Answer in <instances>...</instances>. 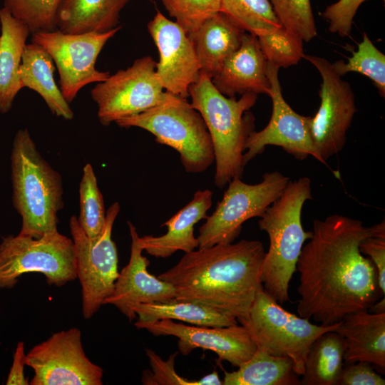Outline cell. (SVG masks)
I'll return each mask as SVG.
<instances>
[{
	"label": "cell",
	"instance_id": "6da1fadb",
	"mask_svg": "<svg viewBox=\"0 0 385 385\" xmlns=\"http://www.w3.org/2000/svg\"><path fill=\"white\" fill-rule=\"evenodd\" d=\"M297 262L299 317L329 326L369 309L383 297L374 263L359 250L374 227L335 214L313 221Z\"/></svg>",
	"mask_w": 385,
	"mask_h": 385
},
{
	"label": "cell",
	"instance_id": "7a4b0ae2",
	"mask_svg": "<svg viewBox=\"0 0 385 385\" xmlns=\"http://www.w3.org/2000/svg\"><path fill=\"white\" fill-rule=\"evenodd\" d=\"M265 255L258 240L216 244L185 253L158 278L175 289V300L196 302L235 317L247 319L257 290Z\"/></svg>",
	"mask_w": 385,
	"mask_h": 385
},
{
	"label": "cell",
	"instance_id": "3957f363",
	"mask_svg": "<svg viewBox=\"0 0 385 385\" xmlns=\"http://www.w3.org/2000/svg\"><path fill=\"white\" fill-rule=\"evenodd\" d=\"M191 105L201 115L210 135L215 162V185L223 188L231 180L241 178L244 145L254 130L255 117L249 112L257 94L245 93L240 99L222 94L201 71L189 89Z\"/></svg>",
	"mask_w": 385,
	"mask_h": 385
},
{
	"label": "cell",
	"instance_id": "277c9868",
	"mask_svg": "<svg viewBox=\"0 0 385 385\" xmlns=\"http://www.w3.org/2000/svg\"><path fill=\"white\" fill-rule=\"evenodd\" d=\"M11 169L13 205L21 217L19 234L40 238L57 231L63 207L61 176L41 156L27 128L14 138Z\"/></svg>",
	"mask_w": 385,
	"mask_h": 385
},
{
	"label": "cell",
	"instance_id": "5b68a950",
	"mask_svg": "<svg viewBox=\"0 0 385 385\" xmlns=\"http://www.w3.org/2000/svg\"><path fill=\"white\" fill-rule=\"evenodd\" d=\"M311 199L309 178L289 181L282 194L258 222L260 229L270 238L262 267V287L280 305L289 300V282L304 244L312 235V231L304 230L301 221L302 207Z\"/></svg>",
	"mask_w": 385,
	"mask_h": 385
},
{
	"label": "cell",
	"instance_id": "8992f818",
	"mask_svg": "<svg viewBox=\"0 0 385 385\" xmlns=\"http://www.w3.org/2000/svg\"><path fill=\"white\" fill-rule=\"evenodd\" d=\"M122 128L144 129L158 143L175 150L185 171H205L215 161L210 135L200 113L186 98L180 97L143 113L120 119Z\"/></svg>",
	"mask_w": 385,
	"mask_h": 385
},
{
	"label": "cell",
	"instance_id": "52a82bcc",
	"mask_svg": "<svg viewBox=\"0 0 385 385\" xmlns=\"http://www.w3.org/2000/svg\"><path fill=\"white\" fill-rule=\"evenodd\" d=\"M339 322L329 326L314 324L285 310L262 287L248 317L238 323L247 330L258 348L273 356L289 357L295 372L301 376L312 342L323 333L335 331Z\"/></svg>",
	"mask_w": 385,
	"mask_h": 385
},
{
	"label": "cell",
	"instance_id": "ba28073f",
	"mask_svg": "<svg viewBox=\"0 0 385 385\" xmlns=\"http://www.w3.org/2000/svg\"><path fill=\"white\" fill-rule=\"evenodd\" d=\"M43 274L49 285L61 287L77 278L72 239L58 230L40 238L8 235L0 242V289L14 287L24 274Z\"/></svg>",
	"mask_w": 385,
	"mask_h": 385
},
{
	"label": "cell",
	"instance_id": "9c48e42d",
	"mask_svg": "<svg viewBox=\"0 0 385 385\" xmlns=\"http://www.w3.org/2000/svg\"><path fill=\"white\" fill-rule=\"evenodd\" d=\"M119 212L117 202L108 208L103 229L96 238L86 235L76 216L70 218L76 277L81 287L82 314L86 319L92 317L112 293L119 274L118 251L112 239L113 226Z\"/></svg>",
	"mask_w": 385,
	"mask_h": 385
},
{
	"label": "cell",
	"instance_id": "30bf717a",
	"mask_svg": "<svg viewBox=\"0 0 385 385\" xmlns=\"http://www.w3.org/2000/svg\"><path fill=\"white\" fill-rule=\"evenodd\" d=\"M289 181L279 171L264 174L262 180L255 185L239 178L231 180L215 210L200 227L198 248L233 242L242 224L250 218L260 217L282 194Z\"/></svg>",
	"mask_w": 385,
	"mask_h": 385
},
{
	"label": "cell",
	"instance_id": "8fae6325",
	"mask_svg": "<svg viewBox=\"0 0 385 385\" xmlns=\"http://www.w3.org/2000/svg\"><path fill=\"white\" fill-rule=\"evenodd\" d=\"M156 63L150 56L139 58L93 87L91 94L102 125H108L179 97L163 91Z\"/></svg>",
	"mask_w": 385,
	"mask_h": 385
},
{
	"label": "cell",
	"instance_id": "7c38bea8",
	"mask_svg": "<svg viewBox=\"0 0 385 385\" xmlns=\"http://www.w3.org/2000/svg\"><path fill=\"white\" fill-rule=\"evenodd\" d=\"M121 27L106 32L66 34L55 30L32 34V42L42 46L55 63L60 90L68 103L86 85L109 77L108 71L96 68V62L106 43Z\"/></svg>",
	"mask_w": 385,
	"mask_h": 385
},
{
	"label": "cell",
	"instance_id": "4fadbf2b",
	"mask_svg": "<svg viewBox=\"0 0 385 385\" xmlns=\"http://www.w3.org/2000/svg\"><path fill=\"white\" fill-rule=\"evenodd\" d=\"M319 71L322 83L319 95L320 105L310 117L309 128L319 162L326 163L344 148L348 129L356 111L354 94L349 83L342 78L332 63L322 57L304 54Z\"/></svg>",
	"mask_w": 385,
	"mask_h": 385
},
{
	"label": "cell",
	"instance_id": "5bb4252c",
	"mask_svg": "<svg viewBox=\"0 0 385 385\" xmlns=\"http://www.w3.org/2000/svg\"><path fill=\"white\" fill-rule=\"evenodd\" d=\"M26 365L34 372L31 385L103 384V369L86 356L78 328L53 333L35 345L26 355Z\"/></svg>",
	"mask_w": 385,
	"mask_h": 385
},
{
	"label": "cell",
	"instance_id": "9a60e30c",
	"mask_svg": "<svg viewBox=\"0 0 385 385\" xmlns=\"http://www.w3.org/2000/svg\"><path fill=\"white\" fill-rule=\"evenodd\" d=\"M279 68L267 61V75L270 83L269 96L272 101V112L267 126L253 130L245 140L243 164L262 153L267 145L282 148L295 158L304 160L311 155L319 161L309 128L310 116L296 113L285 101L279 80Z\"/></svg>",
	"mask_w": 385,
	"mask_h": 385
},
{
	"label": "cell",
	"instance_id": "2e32d148",
	"mask_svg": "<svg viewBox=\"0 0 385 385\" xmlns=\"http://www.w3.org/2000/svg\"><path fill=\"white\" fill-rule=\"evenodd\" d=\"M135 327L146 329L155 337H176L179 339V351L183 355H188L196 348L211 350L218 356L220 361H227L235 367L250 359L257 349L247 330L238 324L207 327L161 319L152 322L137 321Z\"/></svg>",
	"mask_w": 385,
	"mask_h": 385
},
{
	"label": "cell",
	"instance_id": "e0dca14e",
	"mask_svg": "<svg viewBox=\"0 0 385 385\" xmlns=\"http://www.w3.org/2000/svg\"><path fill=\"white\" fill-rule=\"evenodd\" d=\"M159 52L156 74L166 92L188 98L190 87L200 74L201 67L194 45L183 29L159 10L148 24Z\"/></svg>",
	"mask_w": 385,
	"mask_h": 385
},
{
	"label": "cell",
	"instance_id": "ac0fdd59",
	"mask_svg": "<svg viewBox=\"0 0 385 385\" xmlns=\"http://www.w3.org/2000/svg\"><path fill=\"white\" fill-rule=\"evenodd\" d=\"M131 237L128 263L119 272L112 293L103 304H112L130 321L136 317L134 307L138 304L164 302L175 299L174 287L148 271L150 261L142 255L139 235L133 224L128 221Z\"/></svg>",
	"mask_w": 385,
	"mask_h": 385
},
{
	"label": "cell",
	"instance_id": "d6986e66",
	"mask_svg": "<svg viewBox=\"0 0 385 385\" xmlns=\"http://www.w3.org/2000/svg\"><path fill=\"white\" fill-rule=\"evenodd\" d=\"M211 80L215 87L229 98L245 93L269 95L267 60L257 37L245 32L239 48L225 60Z\"/></svg>",
	"mask_w": 385,
	"mask_h": 385
},
{
	"label": "cell",
	"instance_id": "ffe728a7",
	"mask_svg": "<svg viewBox=\"0 0 385 385\" xmlns=\"http://www.w3.org/2000/svg\"><path fill=\"white\" fill-rule=\"evenodd\" d=\"M212 197V192L208 189L197 191L188 205L161 225L168 228L165 234L138 237L143 250L153 257L166 258L179 250L187 253L198 248L199 242L194 235V227L207 217Z\"/></svg>",
	"mask_w": 385,
	"mask_h": 385
},
{
	"label": "cell",
	"instance_id": "44dd1931",
	"mask_svg": "<svg viewBox=\"0 0 385 385\" xmlns=\"http://www.w3.org/2000/svg\"><path fill=\"white\" fill-rule=\"evenodd\" d=\"M344 339L346 363L366 361L384 373L385 312L361 310L346 316L335 330Z\"/></svg>",
	"mask_w": 385,
	"mask_h": 385
},
{
	"label": "cell",
	"instance_id": "7402d4cb",
	"mask_svg": "<svg viewBox=\"0 0 385 385\" xmlns=\"http://www.w3.org/2000/svg\"><path fill=\"white\" fill-rule=\"evenodd\" d=\"M245 31L220 11L188 34L198 58L201 71L212 78L225 60L241 45Z\"/></svg>",
	"mask_w": 385,
	"mask_h": 385
},
{
	"label": "cell",
	"instance_id": "603a6c76",
	"mask_svg": "<svg viewBox=\"0 0 385 385\" xmlns=\"http://www.w3.org/2000/svg\"><path fill=\"white\" fill-rule=\"evenodd\" d=\"M0 113H8L24 88L19 76L29 28L5 7L0 9Z\"/></svg>",
	"mask_w": 385,
	"mask_h": 385
},
{
	"label": "cell",
	"instance_id": "cb8c5ba5",
	"mask_svg": "<svg viewBox=\"0 0 385 385\" xmlns=\"http://www.w3.org/2000/svg\"><path fill=\"white\" fill-rule=\"evenodd\" d=\"M130 0H60L56 26L66 34L106 32L118 26Z\"/></svg>",
	"mask_w": 385,
	"mask_h": 385
},
{
	"label": "cell",
	"instance_id": "d4e9b609",
	"mask_svg": "<svg viewBox=\"0 0 385 385\" xmlns=\"http://www.w3.org/2000/svg\"><path fill=\"white\" fill-rule=\"evenodd\" d=\"M54 70L52 58L42 46L33 42L26 45L19 68L24 87L38 93L53 115L71 120L73 112L55 82Z\"/></svg>",
	"mask_w": 385,
	"mask_h": 385
},
{
	"label": "cell",
	"instance_id": "484cf974",
	"mask_svg": "<svg viewBox=\"0 0 385 385\" xmlns=\"http://www.w3.org/2000/svg\"><path fill=\"white\" fill-rule=\"evenodd\" d=\"M222 385H298L299 376L288 356H273L257 347L235 371L225 369Z\"/></svg>",
	"mask_w": 385,
	"mask_h": 385
},
{
	"label": "cell",
	"instance_id": "4316f807",
	"mask_svg": "<svg viewBox=\"0 0 385 385\" xmlns=\"http://www.w3.org/2000/svg\"><path fill=\"white\" fill-rule=\"evenodd\" d=\"M344 339L336 331L321 334L309 349L300 384L337 385L344 367Z\"/></svg>",
	"mask_w": 385,
	"mask_h": 385
},
{
	"label": "cell",
	"instance_id": "83f0119b",
	"mask_svg": "<svg viewBox=\"0 0 385 385\" xmlns=\"http://www.w3.org/2000/svg\"><path fill=\"white\" fill-rule=\"evenodd\" d=\"M138 321L152 322L161 319H175L192 325L228 327L237 320L218 310L196 302L173 299L164 302L138 304L134 307Z\"/></svg>",
	"mask_w": 385,
	"mask_h": 385
},
{
	"label": "cell",
	"instance_id": "f1b7e54d",
	"mask_svg": "<svg viewBox=\"0 0 385 385\" xmlns=\"http://www.w3.org/2000/svg\"><path fill=\"white\" fill-rule=\"evenodd\" d=\"M220 11L238 27L256 36L282 26L270 0H220Z\"/></svg>",
	"mask_w": 385,
	"mask_h": 385
},
{
	"label": "cell",
	"instance_id": "f546056e",
	"mask_svg": "<svg viewBox=\"0 0 385 385\" xmlns=\"http://www.w3.org/2000/svg\"><path fill=\"white\" fill-rule=\"evenodd\" d=\"M79 201L78 224L88 237L96 238L103 229L106 210L96 176L90 163H87L83 169L79 185Z\"/></svg>",
	"mask_w": 385,
	"mask_h": 385
},
{
	"label": "cell",
	"instance_id": "4dcf8cb0",
	"mask_svg": "<svg viewBox=\"0 0 385 385\" xmlns=\"http://www.w3.org/2000/svg\"><path fill=\"white\" fill-rule=\"evenodd\" d=\"M334 71L341 76L349 72H357L370 78L381 96H385V55L381 52L364 33L363 39L358 44V49L348 58L332 63Z\"/></svg>",
	"mask_w": 385,
	"mask_h": 385
},
{
	"label": "cell",
	"instance_id": "1f68e13d",
	"mask_svg": "<svg viewBox=\"0 0 385 385\" xmlns=\"http://www.w3.org/2000/svg\"><path fill=\"white\" fill-rule=\"evenodd\" d=\"M257 37L267 61L279 68L296 65L303 58V40L283 26Z\"/></svg>",
	"mask_w": 385,
	"mask_h": 385
},
{
	"label": "cell",
	"instance_id": "d6a6232c",
	"mask_svg": "<svg viewBox=\"0 0 385 385\" xmlns=\"http://www.w3.org/2000/svg\"><path fill=\"white\" fill-rule=\"evenodd\" d=\"M59 3L60 0H4V7L33 34L57 30Z\"/></svg>",
	"mask_w": 385,
	"mask_h": 385
},
{
	"label": "cell",
	"instance_id": "836d02e7",
	"mask_svg": "<svg viewBox=\"0 0 385 385\" xmlns=\"http://www.w3.org/2000/svg\"><path fill=\"white\" fill-rule=\"evenodd\" d=\"M280 24L308 42L317 35L310 0H270Z\"/></svg>",
	"mask_w": 385,
	"mask_h": 385
},
{
	"label": "cell",
	"instance_id": "e575fe53",
	"mask_svg": "<svg viewBox=\"0 0 385 385\" xmlns=\"http://www.w3.org/2000/svg\"><path fill=\"white\" fill-rule=\"evenodd\" d=\"M169 15L190 34L220 11V0H161Z\"/></svg>",
	"mask_w": 385,
	"mask_h": 385
},
{
	"label": "cell",
	"instance_id": "d590c367",
	"mask_svg": "<svg viewBox=\"0 0 385 385\" xmlns=\"http://www.w3.org/2000/svg\"><path fill=\"white\" fill-rule=\"evenodd\" d=\"M151 371L143 372L142 382L145 385H202L200 380H189L178 375L175 369V360L178 352L170 355L164 361L154 351L145 350Z\"/></svg>",
	"mask_w": 385,
	"mask_h": 385
},
{
	"label": "cell",
	"instance_id": "8d00e7d4",
	"mask_svg": "<svg viewBox=\"0 0 385 385\" xmlns=\"http://www.w3.org/2000/svg\"><path fill=\"white\" fill-rule=\"evenodd\" d=\"M365 1L339 0L328 6L322 15L329 22V31L341 37L349 36L354 17L360 5Z\"/></svg>",
	"mask_w": 385,
	"mask_h": 385
},
{
	"label": "cell",
	"instance_id": "74e56055",
	"mask_svg": "<svg viewBox=\"0 0 385 385\" xmlns=\"http://www.w3.org/2000/svg\"><path fill=\"white\" fill-rule=\"evenodd\" d=\"M373 235L364 238L359 245L363 255L371 258L378 276V284L382 297L385 294V222L373 225Z\"/></svg>",
	"mask_w": 385,
	"mask_h": 385
},
{
	"label": "cell",
	"instance_id": "f35d334b",
	"mask_svg": "<svg viewBox=\"0 0 385 385\" xmlns=\"http://www.w3.org/2000/svg\"><path fill=\"white\" fill-rule=\"evenodd\" d=\"M340 374L337 385H384L385 380L366 361L346 363Z\"/></svg>",
	"mask_w": 385,
	"mask_h": 385
},
{
	"label": "cell",
	"instance_id": "ab89813d",
	"mask_svg": "<svg viewBox=\"0 0 385 385\" xmlns=\"http://www.w3.org/2000/svg\"><path fill=\"white\" fill-rule=\"evenodd\" d=\"M26 355L24 343L19 342L14 353L12 364L6 381V385L29 384V379L24 374Z\"/></svg>",
	"mask_w": 385,
	"mask_h": 385
},
{
	"label": "cell",
	"instance_id": "60d3db41",
	"mask_svg": "<svg viewBox=\"0 0 385 385\" xmlns=\"http://www.w3.org/2000/svg\"><path fill=\"white\" fill-rule=\"evenodd\" d=\"M202 385H222V381L220 380L217 371H213L200 379Z\"/></svg>",
	"mask_w": 385,
	"mask_h": 385
},
{
	"label": "cell",
	"instance_id": "b9f144b4",
	"mask_svg": "<svg viewBox=\"0 0 385 385\" xmlns=\"http://www.w3.org/2000/svg\"><path fill=\"white\" fill-rule=\"evenodd\" d=\"M369 309H370V312L373 313L385 312V297H381Z\"/></svg>",
	"mask_w": 385,
	"mask_h": 385
}]
</instances>
